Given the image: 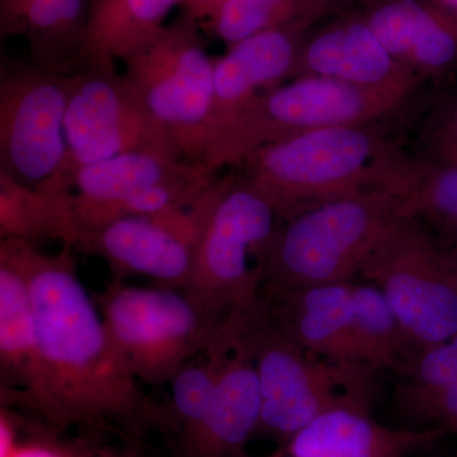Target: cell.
I'll return each instance as SVG.
<instances>
[{
  "label": "cell",
  "mask_w": 457,
  "mask_h": 457,
  "mask_svg": "<svg viewBox=\"0 0 457 457\" xmlns=\"http://www.w3.org/2000/svg\"><path fill=\"white\" fill-rule=\"evenodd\" d=\"M93 457H97V455H96V453H95V455H93Z\"/></svg>",
  "instance_id": "31"
},
{
  "label": "cell",
  "mask_w": 457,
  "mask_h": 457,
  "mask_svg": "<svg viewBox=\"0 0 457 457\" xmlns=\"http://www.w3.org/2000/svg\"><path fill=\"white\" fill-rule=\"evenodd\" d=\"M74 249L45 254L29 246L36 352L26 389L0 394L57 433L71 427L139 436L177 431L170 405L150 398L108 335L78 275Z\"/></svg>",
  "instance_id": "1"
},
{
  "label": "cell",
  "mask_w": 457,
  "mask_h": 457,
  "mask_svg": "<svg viewBox=\"0 0 457 457\" xmlns=\"http://www.w3.org/2000/svg\"><path fill=\"white\" fill-rule=\"evenodd\" d=\"M420 145L423 158L457 168V96L433 108L420 132Z\"/></svg>",
  "instance_id": "26"
},
{
  "label": "cell",
  "mask_w": 457,
  "mask_h": 457,
  "mask_svg": "<svg viewBox=\"0 0 457 457\" xmlns=\"http://www.w3.org/2000/svg\"><path fill=\"white\" fill-rule=\"evenodd\" d=\"M78 234L73 191L29 187L0 171V240L53 239L74 249Z\"/></svg>",
  "instance_id": "22"
},
{
  "label": "cell",
  "mask_w": 457,
  "mask_h": 457,
  "mask_svg": "<svg viewBox=\"0 0 457 457\" xmlns=\"http://www.w3.org/2000/svg\"><path fill=\"white\" fill-rule=\"evenodd\" d=\"M359 278L380 288L420 347L457 335V276L444 245L423 222L399 216Z\"/></svg>",
  "instance_id": "8"
},
{
  "label": "cell",
  "mask_w": 457,
  "mask_h": 457,
  "mask_svg": "<svg viewBox=\"0 0 457 457\" xmlns=\"http://www.w3.org/2000/svg\"><path fill=\"white\" fill-rule=\"evenodd\" d=\"M266 312L228 328L230 345L204 417L179 438L182 457H249L257 437L262 399L255 348Z\"/></svg>",
  "instance_id": "14"
},
{
  "label": "cell",
  "mask_w": 457,
  "mask_h": 457,
  "mask_svg": "<svg viewBox=\"0 0 457 457\" xmlns=\"http://www.w3.org/2000/svg\"><path fill=\"white\" fill-rule=\"evenodd\" d=\"M200 29L185 13L122 62L135 95L191 162L204 159L215 75Z\"/></svg>",
  "instance_id": "7"
},
{
  "label": "cell",
  "mask_w": 457,
  "mask_h": 457,
  "mask_svg": "<svg viewBox=\"0 0 457 457\" xmlns=\"http://www.w3.org/2000/svg\"><path fill=\"white\" fill-rule=\"evenodd\" d=\"M399 216L398 198L368 191L282 221L270 245L263 291L352 282Z\"/></svg>",
  "instance_id": "4"
},
{
  "label": "cell",
  "mask_w": 457,
  "mask_h": 457,
  "mask_svg": "<svg viewBox=\"0 0 457 457\" xmlns=\"http://www.w3.org/2000/svg\"><path fill=\"white\" fill-rule=\"evenodd\" d=\"M294 0H182L180 4L200 25L228 47L251 36L282 26Z\"/></svg>",
  "instance_id": "25"
},
{
  "label": "cell",
  "mask_w": 457,
  "mask_h": 457,
  "mask_svg": "<svg viewBox=\"0 0 457 457\" xmlns=\"http://www.w3.org/2000/svg\"><path fill=\"white\" fill-rule=\"evenodd\" d=\"M29 246L21 240H0V394L25 390L35 359Z\"/></svg>",
  "instance_id": "19"
},
{
  "label": "cell",
  "mask_w": 457,
  "mask_h": 457,
  "mask_svg": "<svg viewBox=\"0 0 457 457\" xmlns=\"http://www.w3.org/2000/svg\"><path fill=\"white\" fill-rule=\"evenodd\" d=\"M378 41L414 74L438 77L457 64V22L417 0H395L368 23Z\"/></svg>",
  "instance_id": "20"
},
{
  "label": "cell",
  "mask_w": 457,
  "mask_h": 457,
  "mask_svg": "<svg viewBox=\"0 0 457 457\" xmlns=\"http://www.w3.org/2000/svg\"><path fill=\"white\" fill-rule=\"evenodd\" d=\"M315 75L408 97L418 75L398 62L368 23H351L320 33L300 50L294 77Z\"/></svg>",
  "instance_id": "16"
},
{
  "label": "cell",
  "mask_w": 457,
  "mask_h": 457,
  "mask_svg": "<svg viewBox=\"0 0 457 457\" xmlns=\"http://www.w3.org/2000/svg\"><path fill=\"white\" fill-rule=\"evenodd\" d=\"M95 453L82 445L71 444L57 438V432L42 425L40 431L21 438L7 457H93Z\"/></svg>",
  "instance_id": "27"
},
{
  "label": "cell",
  "mask_w": 457,
  "mask_h": 457,
  "mask_svg": "<svg viewBox=\"0 0 457 457\" xmlns=\"http://www.w3.org/2000/svg\"><path fill=\"white\" fill-rule=\"evenodd\" d=\"M66 71L71 75L65 114L66 173L71 187L79 168L123 153L179 152L123 74L116 71V64H83Z\"/></svg>",
  "instance_id": "12"
},
{
  "label": "cell",
  "mask_w": 457,
  "mask_h": 457,
  "mask_svg": "<svg viewBox=\"0 0 457 457\" xmlns=\"http://www.w3.org/2000/svg\"><path fill=\"white\" fill-rule=\"evenodd\" d=\"M387 192L398 198L400 215L435 231L444 246L457 240V168L403 155Z\"/></svg>",
  "instance_id": "23"
},
{
  "label": "cell",
  "mask_w": 457,
  "mask_h": 457,
  "mask_svg": "<svg viewBox=\"0 0 457 457\" xmlns=\"http://www.w3.org/2000/svg\"><path fill=\"white\" fill-rule=\"evenodd\" d=\"M446 432L387 427L357 409L327 411L261 457H413Z\"/></svg>",
  "instance_id": "15"
},
{
  "label": "cell",
  "mask_w": 457,
  "mask_h": 457,
  "mask_svg": "<svg viewBox=\"0 0 457 457\" xmlns=\"http://www.w3.org/2000/svg\"><path fill=\"white\" fill-rule=\"evenodd\" d=\"M266 306V305H264ZM262 411L257 436L278 442L336 409L372 413L378 370L315 353L264 315L255 348Z\"/></svg>",
  "instance_id": "6"
},
{
  "label": "cell",
  "mask_w": 457,
  "mask_h": 457,
  "mask_svg": "<svg viewBox=\"0 0 457 457\" xmlns=\"http://www.w3.org/2000/svg\"><path fill=\"white\" fill-rule=\"evenodd\" d=\"M267 315L315 353L363 362L353 329L352 282L262 291Z\"/></svg>",
  "instance_id": "18"
},
{
  "label": "cell",
  "mask_w": 457,
  "mask_h": 457,
  "mask_svg": "<svg viewBox=\"0 0 457 457\" xmlns=\"http://www.w3.org/2000/svg\"><path fill=\"white\" fill-rule=\"evenodd\" d=\"M299 55L294 33L278 26L237 42L215 59L209 137L258 96L294 77Z\"/></svg>",
  "instance_id": "17"
},
{
  "label": "cell",
  "mask_w": 457,
  "mask_h": 457,
  "mask_svg": "<svg viewBox=\"0 0 457 457\" xmlns=\"http://www.w3.org/2000/svg\"><path fill=\"white\" fill-rule=\"evenodd\" d=\"M220 179L196 203L170 212L114 219L79 234L74 251L102 258L113 281L152 278L161 287L182 290L213 207L227 186Z\"/></svg>",
  "instance_id": "11"
},
{
  "label": "cell",
  "mask_w": 457,
  "mask_h": 457,
  "mask_svg": "<svg viewBox=\"0 0 457 457\" xmlns=\"http://www.w3.org/2000/svg\"><path fill=\"white\" fill-rule=\"evenodd\" d=\"M352 317L361 359L378 371L402 374L420 345L400 323L380 288L352 282Z\"/></svg>",
  "instance_id": "24"
},
{
  "label": "cell",
  "mask_w": 457,
  "mask_h": 457,
  "mask_svg": "<svg viewBox=\"0 0 457 457\" xmlns=\"http://www.w3.org/2000/svg\"><path fill=\"white\" fill-rule=\"evenodd\" d=\"M444 248L445 251H446L447 257H449L453 272H455L457 276V240L456 242L451 243L449 245L444 246Z\"/></svg>",
  "instance_id": "28"
},
{
  "label": "cell",
  "mask_w": 457,
  "mask_h": 457,
  "mask_svg": "<svg viewBox=\"0 0 457 457\" xmlns=\"http://www.w3.org/2000/svg\"><path fill=\"white\" fill-rule=\"evenodd\" d=\"M71 75L31 64L0 80V171L29 187L73 191L66 173Z\"/></svg>",
  "instance_id": "10"
},
{
  "label": "cell",
  "mask_w": 457,
  "mask_h": 457,
  "mask_svg": "<svg viewBox=\"0 0 457 457\" xmlns=\"http://www.w3.org/2000/svg\"><path fill=\"white\" fill-rule=\"evenodd\" d=\"M194 163L177 150H135L79 168L73 177L79 234L123 216L173 209L179 180Z\"/></svg>",
  "instance_id": "13"
},
{
  "label": "cell",
  "mask_w": 457,
  "mask_h": 457,
  "mask_svg": "<svg viewBox=\"0 0 457 457\" xmlns=\"http://www.w3.org/2000/svg\"><path fill=\"white\" fill-rule=\"evenodd\" d=\"M20 2V0H0V5H8L12 4V3Z\"/></svg>",
  "instance_id": "29"
},
{
  "label": "cell",
  "mask_w": 457,
  "mask_h": 457,
  "mask_svg": "<svg viewBox=\"0 0 457 457\" xmlns=\"http://www.w3.org/2000/svg\"><path fill=\"white\" fill-rule=\"evenodd\" d=\"M405 99L330 78H293L258 96L213 131L203 162L213 171L242 165L264 147L302 132L378 121Z\"/></svg>",
  "instance_id": "5"
},
{
  "label": "cell",
  "mask_w": 457,
  "mask_h": 457,
  "mask_svg": "<svg viewBox=\"0 0 457 457\" xmlns=\"http://www.w3.org/2000/svg\"><path fill=\"white\" fill-rule=\"evenodd\" d=\"M445 2H447L449 4L453 5V7L457 8V0H445Z\"/></svg>",
  "instance_id": "30"
},
{
  "label": "cell",
  "mask_w": 457,
  "mask_h": 457,
  "mask_svg": "<svg viewBox=\"0 0 457 457\" xmlns=\"http://www.w3.org/2000/svg\"><path fill=\"white\" fill-rule=\"evenodd\" d=\"M282 221L253 186L228 177L182 288L204 319L209 345L231 318L263 303L267 260Z\"/></svg>",
  "instance_id": "3"
},
{
  "label": "cell",
  "mask_w": 457,
  "mask_h": 457,
  "mask_svg": "<svg viewBox=\"0 0 457 457\" xmlns=\"http://www.w3.org/2000/svg\"><path fill=\"white\" fill-rule=\"evenodd\" d=\"M180 3L182 0H89L86 38L69 69L125 62L158 35L171 8Z\"/></svg>",
  "instance_id": "21"
},
{
  "label": "cell",
  "mask_w": 457,
  "mask_h": 457,
  "mask_svg": "<svg viewBox=\"0 0 457 457\" xmlns=\"http://www.w3.org/2000/svg\"><path fill=\"white\" fill-rule=\"evenodd\" d=\"M97 303L108 335L140 384H170L209 345L204 319L182 290L112 281Z\"/></svg>",
  "instance_id": "9"
},
{
  "label": "cell",
  "mask_w": 457,
  "mask_h": 457,
  "mask_svg": "<svg viewBox=\"0 0 457 457\" xmlns=\"http://www.w3.org/2000/svg\"><path fill=\"white\" fill-rule=\"evenodd\" d=\"M398 152L372 123L305 131L246 159L243 179L282 220L361 192L386 191Z\"/></svg>",
  "instance_id": "2"
}]
</instances>
